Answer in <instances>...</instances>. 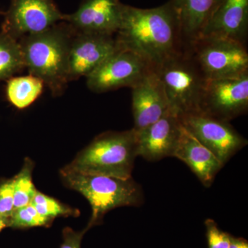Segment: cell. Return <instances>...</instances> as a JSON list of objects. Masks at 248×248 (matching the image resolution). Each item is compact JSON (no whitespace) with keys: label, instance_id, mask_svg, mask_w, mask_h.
Listing matches in <instances>:
<instances>
[{"label":"cell","instance_id":"cell-4","mask_svg":"<svg viewBox=\"0 0 248 248\" xmlns=\"http://www.w3.org/2000/svg\"><path fill=\"white\" fill-rule=\"evenodd\" d=\"M68 188L78 191L89 201L92 216L87 228L99 224L104 215L122 206H140L143 202V190L133 177L128 179L60 171Z\"/></svg>","mask_w":248,"mask_h":248},{"label":"cell","instance_id":"cell-27","mask_svg":"<svg viewBox=\"0 0 248 248\" xmlns=\"http://www.w3.org/2000/svg\"><path fill=\"white\" fill-rule=\"evenodd\" d=\"M9 218H3V217H0V232H1L5 228L9 227Z\"/></svg>","mask_w":248,"mask_h":248},{"label":"cell","instance_id":"cell-28","mask_svg":"<svg viewBox=\"0 0 248 248\" xmlns=\"http://www.w3.org/2000/svg\"><path fill=\"white\" fill-rule=\"evenodd\" d=\"M4 12L2 10L0 9V16H4Z\"/></svg>","mask_w":248,"mask_h":248},{"label":"cell","instance_id":"cell-23","mask_svg":"<svg viewBox=\"0 0 248 248\" xmlns=\"http://www.w3.org/2000/svg\"><path fill=\"white\" fill-rule=\"evenodd\" d=\"M206 236L208 248H229L231 244V234L221 231L216 222L213 219H207Z\"/></svg>","mask_w":248,"mask_h":248},{"label":"cell","instance_id":"cell-9","mask_svg":"<svg viewBox=\"0 0 248 248\" xmlns=\"http://www.w3.org/2000/svg\"><path fill=\"white\" fill-rule=\"evenodd\" d=\"M183 126L210 150L223 166L248 141L228 122L202 113L180 116Z\"/></svg>","mask_w":248,"mask_h":248},{"label":"cell","instance_id":"cell-10","mask_svg":"<svg viewBox=\"0 0 248 248\" xmlns=\"http://www.w3.org/2000/svg\"><path fill=\"white\" fill-rule=\"evenodd\" d=\"M63 16L53 0H11L1 31L18 41L62 22Z\"/></svg>","mask_w":248,"mask_h":248},{"label":"cell","instance_id":"cell-11","mask_svg":"<svg viewBox=\"0 0 248 248\" xmlns=\"http://www.w3.org/2000/svg\"><path fill=\"white\" fill-rule=\"evenodd\" d=\"M124 5L120 0H82L74 13L63 14L62 21L76 33L115 36Z\"/></svg>","mask_w":248,"mask_h":248},{"label":"cell","instance_id":"cell-20","mask_svg":"<svg viewBox=\"0 0 248 248\" xmlns=\"http://www.w3.org/2000/svg\"><path fill=\"white\" fill-rule=\"evenodd\" d=\"M34 164L30 159H26L22 170L13 178L14 191V210L26 206L31 203L37 190L32 181Z\"/></svg>","mask_w":248,"mask_h":248},{"label":"cell","instance_id":"cell-17","mask_svg":"<svg viewBox=\"0 0 248 248\" xmlns=\"http://www.w3.org/2000/svg\"><path fill=\"white\" fill-rule=\"evenodd\" d=\"M177 11L183 35L190 45L200 38L221 0H171Z\"/></svg>","mask_w":248,"mask_h":248},{"label":"cell","instance_id":"cell-14","mask_svg":"<svg viewBox=\"0 0 248 248\" xmlns=\"http://www.w3.org/2000/svg\"><path fill=\"white\" fill-rule=\"evenodd\" d=\"M133 129L139 131L161 119L170 107L154 68L132 88Z\"/></svg>","mask_w":248,"mask_h":248},{"label":"cell","instance_id":"cell-26","mask_svg":"<svg viewBox=\"0 0 248 248\" xmlns=\"http://www.w3.org/2000/svg\"><path fill=\"white\" fill-rule=\"evenodd\" d=\"M229 248H248V243L242 238H236L231 235V244Z\"/></svg>","mask_w":248,"mask_h":248},{"label":"cell","instance_id":"cell-13","mask_svg":"<svg viewBox=\"0 0 248 248\" xmlns=\"http://www.w3.org/2000/svg\"><path fill=\"white\" fill-rule=\"evenodd\" d=\"M177 114L170 110L161 119L136 132L138 154L149 161L172 156L182 133Z\"/></svg>","mask_w":248,"mask_h":248},{"label":"cell","instance_id":"cell-8","mask_svg":"<svg viewBox=\"0 0 248 248\" xmlns=\"http://www.w3.org/2000/svg\"><path fill=\"white\" fill-rule=\"evenodd\" d=\"M248 110V73L238 78L205 81L200 113L229 122Z\"/></svg>","mask_w":248,"mask_h":248},{"label":"cell","instance_id":"cell-3","mask_svg":"<svg viewBox=\"0 0 248 248\" xmlns=\"http://www.w3.org/2000/svg\"><path fill=\"white\" fill-rule=\"evenodd\" d=\"M138 156L136 132L108 131L96 137L63 170L70 172L128 179Z\"/></svg>","mask_w":248,"mask_h":248},{"label":"cell","instance_id":"cell-2","mask_svg":"<svg viewBox=\"0 0 248 248\" xmlns=\"http://www.w3.org/2000/svg\"><path fill=\"white\" fill-rule=\"evenodd\" d=\"M75 35L71 26L62 21L18 40L29 74L42 80L55 97L62 95L69 83L68 60Z\"/></svg>","mask_w":248,"mask_h":248},{"label":"cell","instance_id":"cell-25","mask_svg":"<svg viewBox=\"0 0 248 248\" xmlns=\"http://www.w3.org/2000/svg\"><path fill=\"white\" fill-rule=\"evenodd\" d=\"M89 230L86 227L84 231L76 232L66 227L63 230V244L60 248H81V240Z\"/></svg>","mask_w":248,"mask_h":248},{"label":"cell","instance_id":"cell-19","mask_svg":"<svg viewBox=\"0 0 248 248\" xmlns=\"http://www.w3.org/2000/svg\"><path fill=\"white\" fill-rule=\"evenodd\" d=\"M25 68L17 40L0 32V81L9 79Z\"/></svg>","mask_w":248,"mask_h":248},{"label":"cell","instance_id":"cell-18","mask_svg":"<svg viewBox=\"0 0 248 248\" xmlns=\"http://www.w3.org/2000/svg\"><path fill=\"white\" fill-rule=\"evenodd\" d=\"M43 81L37 77H16L8 79L6 96L11 104L18 109L30 107L37 99L44 89Z\"/></svg>","mask_w":248,"mask_h":248},{"label":"cell","instance_id":"cell-15","mask_svg":"<svg viewBox=\"0 0 248 248\" xmlns=\"http://www.w3.org/2000/svg\"><path fill=\"white\" fill-rule=\"evenodd\" d=\"M248 35V0H221L201 37H220L246 46Z\"/></svg>","mask_w":248,"mask_h":248},{"label":"cell","instance_id":"cell-24","mask_svg":"<svg viewBox=\"0 0 248 248\" xmlns=\"http://www.w3.org/2000/svg\"><path fill=\"white\" fill-rule=\"evenodd\" d=\"M14 210L13 179L0 182V217L10 218Z\"/></svg>","mask_w":248,"mask_h":248},{"label":"cell","instance_id":"cell-22","mask_svg":"<svg viewBox=\"0 0 248 248\" xmlns=\"http://www.w3.org/2000/svg\"><path fill=\"white\" fill-rule=\"evenodd\" d=\"M53 220L42 216L35 207L30 203L16 209L9 218V227L15 229H24L33 227H48Z\"/></svg>","mask_w":248,"mask_h":248},{"label":"cell","instance_id":"cell-6","mask_svg":"<svg viewBox=\"0 0 248 248\" xmlns=\"http://www.w3.org/2000/svg\"><path fill=\"white\" fill-rule=\"evenodd\" d=\"M206 80L238 78L248 73L246 45L216 37H201L188 46Z\"/></svg>","mask_w":248,"mask_h":248},{"label":"cell","instance_id":"cell-5","mask_svg":"<svg viewBox=\"0 0 248 248\" xmlns=\"http://www.w3.org/2000/svg\"><path fill=\"white\" fill-rule=\"evenodd\" d=\"M154 70L172 112L179 117L200 113L201 97L206 79L192 58L188 47Z\"/></svg>","mask_w":248,"mask_h":248},{"label":"cell","instance_id":"cell-1","mask_svg":"<svg viewBox=\"0 0 248 248\" xmlns=\"http://www.w3.org/2000/svg\"><path fill=\"white\" fill-rule=\"evenodd\" d=\"M115 38L121 48L137 54L153 68L188 47L171 0L153 9L124 4Z\"/></svg>","mask_w":248,"mask_h":248},{"label":"cell","instance_id":"cell-7","mask_svg":"<svg viewBox=\"0 0 248 248\" xmlns=\"http://www.w3.org/2000/svg\"><path fill=\"white\" fill-rule=\"evenodd\" d=\"M153 69L137 54L120 48L86 78V82L89 90L95 93L132 89Z\"/></svg>","mask_w":248,"mask_h":248},{"label":"cell","instance_id":"cell-16","mask_svg":"<svg viewBox=\"0 0 248 248\" xmlns=\"http://www.w3.org/2000/svg\"><path fill=\"white\" fill-rule=\"evenodd\" d=\"M172 156L187 165L205 187L213 184L223 165L182 125L180 138Z\"/></svg>","mask_w":248,"mask_h":248},{"label":"cell","instance_id":"cell-12","mask_svg":"<svg viewBox=\"0 0 248 248\" xmlns=\"http://www.w3.org/2000/svg\"><path fill=\"white\" fill-rule=\"evenodd\" d=\"M121 47L115 36L76 33L68 60V81L87 78Z\"/></svg>","mask_w":248,"mask_h":248},{"label":"cell","instance_id":"cell-21","mask_svg":"<svg viewBox=\"0 0 248 248\" xmlns=\"http://www.w3.org/2000/svg\"><path fill=\"white\" fill-rule=\"evenodd\" d=\"M31 203L42 216L53 220L58 217H78L79 215V211L77 209L60 203L53 197H48L39 191L36 192Z\"/></svg>","mask_w":248,"mask_h":248}]
</instances>
